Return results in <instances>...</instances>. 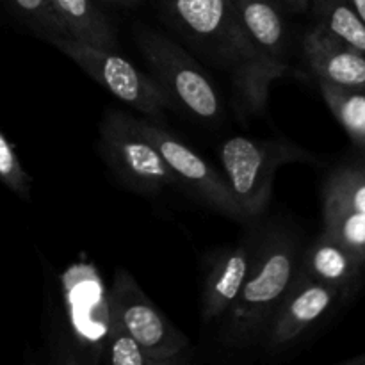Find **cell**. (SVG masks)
<instances>
[{"mask_svg": "<svg viewBox=\"0 0 365 365\" xmlns=\"http://www.w3.org/2000/svg\"><path fill=\"white\" fill-rule=\"evenodd\" d=\"M171 24L227 68L241 102L252 113L266 106L273 78L242 29L234 0H159Z\"/></svg>", "mask_w": 365, "mask_h": 365, "instance_id": "cell-1", "label": "cell"}, {"mask_svg": "<svg viewBox=\"0 0 365 365\" xmlns=\"http://www.w3.org/2000/svg\"><path fill=\"white\" fill-rule=\"evenodd\" d=\"M299 259L298 241L289 232L274 228L260 239L248 277L221 317L220 342L246 348L266 337L274 314L298 277Z\"/></svg>", "mask_w": 365, "mask_h": 365, "instance_id": "cell-2", "label": "cell"}, {"mask_svg": "<svg viewBox=\"0 0 365 365\" xmlns=\"http://www.w3.org/2000/svg\"><path fill=\"white\" fill-rule=\"evenodd\" d=\"M228 189L242 214L253 220L266 210L278 168L292 163H319L314 153L291 141L234 135L220 148Z\"/></svg>", "mask_w": 365, "mask_h": 365, "instance_id": "cell-3", "label": "cell"}, {"mask_svg": "<svg viewBox=\"0 0 365 365\" xmlns=\"http://www.w3.org/2000/svg\"><path fill=\"white\" fill-rule=\"evenodd\" d=\"M134 39L152 77L166 91L175 107H182L205 123H217L221 120L223 103L220 93L191 53L152 29H135Z\"/></svg>", "mask_w": 365, "mask_h": 365, "instance_id": "cell-4", "label": "cell"}, {"mask_svg": "<svg viewBox=\"0 0 365 365\" xmlns=\"http://www.w3.org/2000/svg\"><path fill=\"white\" fill-rule=\"evenodd\" d=\"M110 324L127 331L159 365L184 364L191 342L145 294L141 285L123 267L114 271L109 289Z\"/></svg>", "mask_w": 365, "mask_h": 365, "instance_id": "cell-5", "label": "cell"}, {"mask_svg": "<svg viewBox=\"0 0 365 365\" xmlns=\"http://www.w3.org/2000/svg\"><path fill=\"white\" fill-rule=\"evenodd\" d=\"M70 364H102L109 334V291L98 269L81 260L61 277Z\"/></svg>", "mask_w": 365, "mask_h": 365, "instance_id": "cell-6", "label": "cell"}, {"mask_svg": "<svg viewBox=\"0 0 365 365\" xmlns=\"http://www.w3.org/2000/svg\"><path fill=\"white\" fill-rule=\"evenodd\" d=\"M100 152L121 184L134 192L159 195L166 187H180L138 120L121 110H107L103 116Z\"/></svg>", "mask_w": 365, "mask_h": 365, "instance_id": "cell-7", "label": "cell"}, {"mask_svg": "<svg viewBox=\"0 0 365 365\" xmlns=\"http://www.w3.org/2000/svg\"><path fill=\"white\" fill-rule=\"evenodd\" d=\"M50 43L70 57L96 84L132 109L146 116H159L163 110L175 107L152 75H146L130 61L114 53V50L96 48L73 38H56Z\"/></svg>", "mask_w": 365, "mask_h": 365, "instance_id": "cell-8", "label": "cell"}, {"mask_svg": "<svg viewBox=\"0 0 365 365\" xmlns=\"http://www.w3.org/2000/svg\"><path fill=\"white\" fill-rule=\"evenodd\" d=\"M323 234L344 245L365 266V152L355 150L328 173Z\"/></svg>", "mask_w": 365, "mask_h": 365, "instance_id": "cell-9", "label": "cell"}, {"mask_svg": "<svg viewBox=\"0 0 365 365\" xmlns=\"http://www.w3.org/2000/svg\"><path fill=\"white\" fill-rule=\"evenodd\" d=\"M138 125L160 153L180 187L187 189L216 212L232 220L245 221L228 189L227 178L220 175V171L214 170L198 152L189 148L184 141L160 125L148 120H138Z\"/></svg>", "mask_w": 365, "mask_h": 365, "instance_id": "cell-10", "label": "cell"}, {"mask_svg": "<svg viewBox=\"0 0 365 365\" xmlns=\"http://www.w3.org/2000/svg\"><path fill=\"white\" fill-rule=\"evenodd\" d=\"M342 302H346L344 296L331 285L296 277L291 291L267 328V342L271 348H282L296 341Z\"/></svg>", "mask_w": 365, "mask_h": 365, "instance_id": "cell-11", "label": "cell"}, {"mask_svg": "<svg viewBox=\"0 0 365 365\" xmlns=\"http://www.w3.org/2000/svg\"><path fill=\"white\" fill-rule=\"evenodd\" d=\"M303 59L316 81L365 89V53L316 24L302 41Z\"/></svg>", "mask_w": 365, "mask_h": 365, "instance_id": "cell-12", "label": "cell"}, {"mask_svg": "<svg viewBox=\"0 0 365 365\" xmlns=\"http://www.w3.org/2000/svg\"><path fill=\"white\" fill-rule=\"evenodd\" d=\"M242 29L273 82L289 68V31L277 0H234Z\"/></svg>", "mask_w": 365, "mask_h": 365, "instance_id": "cell-13", "label": "cell"}, {"mask_svg": "<svg viewBox=\"0 0 365 365\" xmlns=\"http://www.w3.org/2000/svg\"><path fill=\"white\" fill-rule=\"evenodd\" d=\"M298 278L321 282L341 291L344 299L359 294L365 282V266L339 241L321 232L302 253Z\"/></svg>", "mask_w": 365, "mask_h": 365, "instance_id": "cell-14", "label": "cell"}, {"mask_svg": "<svg viewBox=\"0 0 365 365\" xmlns=\"http://www.w3.org/2000/svg\"><path fill=\"white\" fill-rule=\"evenodd\" d=\"M253 257H255V246H252L250 241H245L227 248L214 260L203 284V323L214 324L227 314L248 277Z\"/></svg>", "mask_w": 365, "mask_h": 365, "instance_id": "cell-15", "label": "cell"}, {"mask_svg": "<svg viewBox=\"0 0 365 365\" xmlns=\"http://www.w3.org/2000/svg\"><path fill=\"white\" fill-rule=\"evenodd\" d=\"M70 38L103 50L118 46L116 31L96 0H53Z\"/></svg>", "mask_w": 365, "mask_h": 365, "instance_id": "cell-16", "label": "cell"}, {"mask_svg": "<svg viewBox=\"0 0 365 365\" xmlns=\"http://www.w3.org/2000/svg\"><path fill=\"white\" fill-rule=\"evenodd\" d=\"M328 109L335 116L355 150L365 152V89L346 88L317 81Z\"/></svg>", "mask_w": 365, "mask_h": 365, "instance_id": "cell-17", "label": "cell"}, {"mask_svg": "<svg viewBox=\"0 0 365 365\" xmlns=\"http://www.w3.org/2000/svg\"><path fill=\"white\" fill-rule=\"evenodd\" d=\"M316 24L365 53V24L349 0H310Z\"/></svg>", "mask_w": 365, "mask_h": 365, "instance_id": "cell-18", "label": "cell"}, {"mask_svg": "<svg viewBox=\"0 0 365 365\" xmlns=\"http://www.w3.org/2000/svg\"><path fill=\"white\" fill-rule=\"evenodd\" d=\"M0 2L41 39L52 41L56 38H70L63 18L53 6V0H0Z\"/></svg>", "mask_w": 365, "mask_h": 365, "instance_id": "cell-19", "label": "cell"}, {"mask_svg": "<svg viewBox=\"0 0 365 365\" xmlns=\"http://www.w3.org/2000/svg\"><path fill=\"white\" fill-rule=\"evenodd\" d=\"M102 362L110 365H159L127 331L114 324H109Z\"/></svg>", "mask_w": 365, "mask_h": 365, "instance_id": "cell-20", "label": "cell"}, {"mask_svg": "<svg viewBox=\"0 0 365 365\" xmlns=\"http://www.w3.org/2000/svg\"><path fill=\"white\" fill-rule=\"evenodd\" d=\"M0 182L21 198H29L31 195V175L24 170L13 145L7 141L2 130H0Z\"/></svg>", "mask_w": 365, "mask_h": 365, "instance_id": "cell-21", "label": "cell"}, {"mask_svg": "<svg viewBox=\"0 0 365 365\" xmlns=\"http://www.w3.org/2000/svg\"><path fill=\"white\" fill-rule=\"evenodd\" d=\"M282 9H287L291 13H307L310 9V0H277Z\"/></svg>", "mask_w": 365, "mask_h": 365, "instance_id": "cell-22", "label": "cell"}, {"mask_svg": "<svg viewBox=\"0 0 365 365\" xmlns=\"http://www.w3.org/2000/svg\"><path fill=\"white\" fill-rule=\"evenodd\" d=\"M100 4H106V6H114V7H127V9H132V7L139 6L141 0H96Z\"/></svg>", "mask_w": 365, "mask_h": 365, "instance_id": "cell-23", "label": "cell"}, {"mask_svg": "<svg viewBox=\"0 0 365 365\" xmlns=\"http://www.w3.org/2000/svg\"><path fill=\"white\" fill-rule=\"evenodd\" d=\"M349 4H351L353 9L356 11V14L362 18V21L365 24V0H349Z\"/></svg>", "mask_w": 365, "mask_h": 365, "instance_id": "cell-24", "label": "cell"}, {"mask_svg": "<svg viewBox=\"0 0 365 365\" xmlns=\"http://www.w3.org/2000/svg\"><path fill=\"white\" fill-rule=\"evenodd\" d=\"M344 365H365V353H362V355L353 356V359H349V360H346Z\"/></svg>", "mask_w": 365, "mask_h": 365, "instance_id": "cell-25", "label": "cell"}]
</instances>
